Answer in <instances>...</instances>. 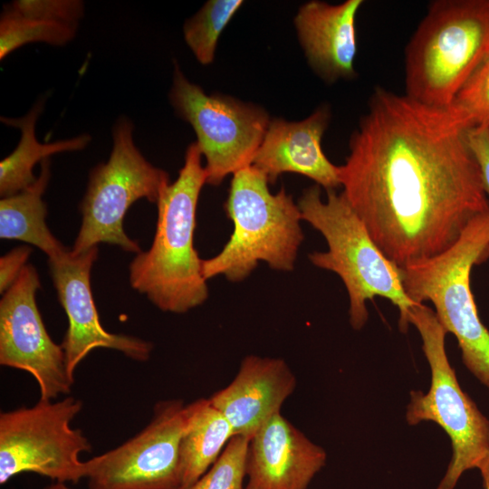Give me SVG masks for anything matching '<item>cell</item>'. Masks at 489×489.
Listing matches in <instances>:
<instances>
[{
    "mask_svg": "<svg viewBox=\"0 0 489 489\" xmlns=\"http://www.w3.org/2000/svg\"><path fill=\"white\" fill-rule=\"evenodd\" d=\"M453 106L376 87L339 166L342 193L396 265L449 248L489 212L482 174Z\"/></svg>",
    "mask_w": 489,
    "mask_h": 489,
    "instance_id": "6da1fadb",
    "label": "cell"
},
{
    "mask_svg": "<svg viewBox=\"0 0 489 489\" xmlns=\"http://www.w3.org/2000/svg\"><path fill=\"white\" fill-rule=\"evenodd\" d=\"M206 183L202 153L192 142L177 179L165 187L157 203L151 246L137 254L129 264L131 287L163 312L184 313L208 298L203 259L194 246L197 206Z\"/></svg>",
    "mask_w": 489,
    "mask_h": 489,
    "instance_id": "7a4b0ae2",
    "label": "cell"
},
{
    "mask_svg": "<svg viewBox=\"0 0 489 489\" xmlns=\"http://www.w3.org/2000/svg\"><path fill=\"white\" fill-rule=\"evenodd\" d=\"M297 205L302 219L327 242L326 252H313L309 259L313 265L335 273L343 282L352 328L360 330L366 324V302L382 297L398 307L399 328L406 332L409 310L416 303L404 290L398 266L376 244L344 194L328 190L323 201L320 186L314 185L302 192Z\"/></svg>",
    "mask_w": 489,
    "mask_h": 489,
    "instance_id": "3957f363",
    "label": "cell"
},
{
    "mask_svg": "<svg viewBox=\"0 0 489 489\" xmlns=\"http://www.w3.org/2000/svg\"><path fill=\"white\" fill-rule=\"evenodd\" d=\"M489 55V0H436L405 48L406 95L450 106Z\"/></svg>",
    "mask_w": 489,
    "mask_h": 489,
    "instance_id": "277c9868",
    "label": "cell"
},
{
    "mask_svg": "<svg viewBox=\"0 0 489 489\" xmlns=\"http://www.w3.org/2000/svg\"><path fill=\"white\" fill-rule=\"evenodd\" d=\"M265 175L253 165L233 175L225 211L233 233L215 256L203 259L206 280L222 275L241 282L265 262L277 271H292L304 235L298 205L283 187L271 193Z\"/></svg>",
    "mask_w": 489,
    "mask_h": 489,
    "instance_id": "5b68a950",
    "label": "cell"
},
{
    "mask_svg": "<svg viewBox=\"0 0 489 489\" xmlns=\"http://www.w3.org/2000/svg\"><path fill=\"white\" fill-rule=\"evenodd\" d=\"M489 257V212L476 216L446 251L399 268L415 303L431 302L446 332L457 340L462 360L489 387V330L482 322L471 289V272Z\"/></svg>",
    "mask_w": 489,
    "mask_h": 489,
    "instance_id": "8992f818",
    "label": "cell"
},
{
    "mask_svg": "<svg viewBox=\"0 0 489 489\" xmlns=\"http://www.w3.org/2000/svg\"><path fill=\"white\" fill-rule=\"evenodd\" d=\"M408 322L416 327L431 372L430 388L425 394L412 390L406 409L408 425L423 421L437 424L449 436L452 458L436 489H455L462 475L479 468L489 452V420L461 388L448 360L446 331L430 307L414 304Z\"/></svg>",
    "mask_w": 489,
    "mask_h": 489,
    "instance_id": "52a82bcc",
    "label": "cell"
},
{
    "mask_svg": "<svg viewBox=\"0 0 489 489\" xmlns=\"http://www.w3.org/2000/svg\"><path fill=\"white\" fill-rule=\"evenodd\" d=\"M133 125L120 119L113 128V146L109 160L95 166L81 204L82 225L72 249L84 253L101 243L129 253L140 252L137 241L123 229L129 206L140 198L157 204L169 184L168 174L149 162L133 141Z\"/></svg>",
    "mask_w": 489,
    "mask_h": 489,
    "instance_id": "ba28073f",
    "label": "cell"
},
{
    "mask_svg": "<svg viewBox=\"0 0 489 489\" xmlns=\"http://www.w3.org/2000/svg\"><path fill=\"white\" fill-rule=\"evenodd\" d=\"M82 403L73 397L41 400L31 408L0 414V484L14 475L35 473L59 483L85 478L82 452L91 446L71 424Z\"/></svg>",
    "mask_w": 489,
    "mask_h": 489,
    "instance_id": "9c48e42d",
    "label": "cell"
},
{
    "mask_svg": "<svg viewBox=\"0 0 489 489\" xmlns=\"http://www.w3.org/2000/svg\"><path fill=\"white\" fill-rule=\"evenodd\" d=\"M169 100L196 132V142L206 158L207 184L219 186L228 175L252 165L271 121L262 107L206 94L177 63Z\"/></svg>",
    "mask_w": 489,
    "mask_h": 489,
    "instance_id": "30bf717a",
    "label": "cell"
},
{
    "mask_svg": "<svg viewBox=\"0 0 489 489\" xmlns=\"http://www.w3.org/2000/svg\"><path fill=\"white\" fill-rule=\"evenodd\" d=\"M191 403L154 406L150 422L120 446L85 461L89 489H180V441Z\"/></svg>",
    "mask_w": 489,
    "mask_h": 489,
    "instance_id": "8fae6325",
    "label": "cell"
},
{
    "mask_svg": "<svg viewBox=\"0 0 489 489\" xmlns=\"http://www.w3.org/2000/svg\"><path fill=\"white\" fill-rule=\"evenodd\" d=\"M39 275L26 264L0 301V364L31 374L41 400L69 394L74 379L67 370L65 353L48 334L35 293Z\"/></svg>",
    "mask_w": 489,
    "mask_h": 489,
    "instance_id": "7c38bea8",
    "label": "cell"
},
{
    "mask_svg": "<svg viewBox=\"0 0 489 489\" xmlns=\"http://www.w3.org/2000/svg\"><path fill=\"white\" fill-rule=\"evenodd\" d=\"M98 253V246H94L80 254L67 250L48 259L52 280L69 321L62 347L67 370L73 379L79 363L94 349L115 350L137 361L148 360L153 349L149 341L111 333L102 327L91 287V272Z\"/></svg>",
    "mask_w": 489,
    "mask_h": 489,
    "instance_id": "4fadbf2b",
    "label": "cell"
},
{
    "mask_svg": "<svg viewBox=\"0 0 489 489\" xmlns=\"http://www.w3.org/2000/svg\"><path fill=\"white\" fill-rule=\"evenodd\" d=\"M326 460L321 446L278 413L250 439L245 489H307Z\"/></svg>",
    "mask_w": 489,
    "mask_h": 489,
    "instance_id": "5bb4252c",
    "label": "cell"
},
{
    "mask_svg": "<svg viewBox=\"0 0 489 489\" xmlns=\"http://www.w3.org/2000/svg\"><path fill=\"white\" fill-rule=\"evenodd\" d=\"M296 388V377L280 358L247 355L229 385L208 399L230 423L234 436L251 439Z\"/></svg>",
    "mask_w": 489,
    "mask_h": 489,
    "instance_id": "9a60e30c",
    "label": "cell"
},
{
    "mask_svg": "<svg viewBox=\"0 0 489 489\" xmlns=\"http://www.w3.org/2000/svg\"><path fill=\"white\" fill-rule=\"evenodd\" d=\"M330 119L329 108L321 106L300 121L272 120L252 165L265 175L269 184L283 173H296L326 191L341 187L339 166L327 158L321 148Z\"/></svg>",
    "mask_w": 489,
    "mask_h": 489,
    "instance_id": "2e32d148",
    "label": "cell"
},
{
    "mask_svg": "<svg viewBox=\"0 0 489 489\" xmlns=\"http://www.w3.org/2000/svg\"><path fill=\"white\" fill-rule=\"evenodd\" d=\"M362 5V0L337 5L312 0L303 4L294 17L310 66L328 83L356 76V17Z\"/></svg>",
    "mask_w": 489,
    "mask_h": 489,
    "instance_id": "e0dca14e",
    "label": "cell"
},
{
    "mask_svg": "<svg viewBox=\"0 0 489 489\" xmlns=\"http://www.w3.org/2000/svg\"><path fill=\"white\" fill-rule=\"evenodd\" d=\"M51 177L50 160L41 163L36 181L23 191L0 200V238L19 240L42 250L49 258L68 249L49 230L43 195Z\"/></svg>",
    "mask_w": 489,
    "mask_h": 489,
    "instance_id": "ac0fdd59",
    "label": "cell"
},
{
    "mask_svg": "<svg viewBox=\"0 0 489 489\" xmlns=\"http://www.w3.org/2000/svg\"><path fill=\"white\" fill-rule=\"evenodd\" d=\"M43 108V101H39L23 118H1L2 122L20 129L22 133L15 149L0 162L2 197L14 196L33 185L37 179L33 171L38 162L56 153L82 150L91 139L89 134H82L53 143H40L35 137V123Z\"/></svg>",
    "mask_w": 489,
    "mask_h": 489,
    "instance_id": "d6986e66",
    "label": "cell"
},
{
    "mask_svg": "<svg viewBox=\"0 0 489 489\" xmlns=\"http://www.w3.org/2000/svg\"><path fill=\"white\" fill-rule=\"evenodd\" d=\"M233 436L230 423L208 398L192 402L180 441V489L196 483L217 460Z\"/></svg>",
    "mask_w": 489,
    "mask_h": 489,
    "instance_id": "ffe728a7",
    "label": "cell"
},
{
    "mask_svg": "<svg viewBox=\"0 0 489 489\" xmlns=\"http://www.w3.org/2000/svg\"><path fill=\"white\" fill-rule=\"evenodd\" d=\"M76 29L66 24L24 16L4 6L0 19V59L30 43L64 45L74 38Z\"/></svg>",
    "mask_w": 489,
    "mask_h": 489,
    "instance_id": "44dd1931",
    "label": "cell"
},
{
    "mask_svg": "<svg viewBox=\"0 0 489 489\" xmlns=\"http://www.w3.org/2000/svg\"><path fill=\"white\" fill-rule=\"evenodd\" d=\"M242 0H210L184 24V38L203 65L213 62L218 39Z\"/></svg>",
    "mask_w": 489,
    "mask_h": 489,
    "instance_id": "7402d4cb",
    "label": "cell"
},
{
    "mask_svg": "<svg viewBox=\"0 0 489 489\" xmlns=\"http://www.w3.org/2000/svg\"><path fill=\"white\" fill-rule=\"evenodd\" d=\"M250 439L235 436L212 466L192 485L182 489H245Z\"/></svg>",
    "mask_w": 489,
    "mask_h": 489,
    "instance_id": "603a6c76",
    "label": "cell"
},
{
    "mask_svg": "<svg viewBox=\"0 0 489 489\" xmlns=\"http://www.w3.org/2000/svg\"><path fill=\"white\" fill-rule=\"evenodd\" d=\"M453 105L469 128H489V55L455 98Z\"/></svg>",
    "mask_w": 489,
    "mask_h": 489,
    "instance_id": "cb8c5ba5",
    "label": "cell"
},
{
    "mask_svg": "<svg viewBox=\"0 0 489 489\" xmlns=\"http://www.w3.org/2000/svg\"><path fill=\"white\" fill-rule=\"evenodd\" d=\"M5 7L24 16L77 27L84 5L79 0H17Z\"/></svg>",
    "mask_w": 489,
    "mask_h": 489,
    "instance_id": "d4e9b609",
    "label": "cell"
},
{
    "mask_svg": "<svg viewBox=\"0 0 489 489\" xmlns=\"http://www.w3.org/2000/svg\"><path fill=\"white\" fill-rule=\"evenodd\" d=\"M32 248L22 245L12 249L0 258V292L4 294L16 281L27 264Z\"/></svg>",
    "mask_w": 489,
    "mask_h": 489,
    "instance_id": "484cf974",
    "label": "cell"
},
{
    "mask_svg": "<svg viewBox=\"0 0 489 489\" xmlns=\"http://www.w3.org/2000/svg\"><path fill=\"white\" fill-rule=\"evenodd\" d=\"M468 146L476 159L489 197V128L474 127L466 131Z\"/></svg>",
    "mask_w": 489,
    "mask_h": 489,
    "instance_id": "4316f807",
    "label": "cell"
},
{
    "mask_svg": "<svg viewBox=\"0 0 489 489\" xmlns=\"http://www.w3.org/2000/svg\"><path fill=\"white\" fill-rule=\"evenodd\" d=\"M478 469L481 473L484 489H489V452Z\"/></svg>",
    "mask_w": 489,
    "mask_h": 489,
    "instance_id": "83f0119b",
    "label": "cell"
},
{
    "mask_svg": "<svg viewBox=\"0 0 489 489\" xmlns=\"http://www.w3.org/2000/svg\"><path fill=\"white\" fill-rule=\"evenodd\" d=\"M45 489H72V488L67 486L64 483L55 482L54 484H51Z\"/></svg>",
    "mask_w": 489,
    "mask_h": 489,
    "instance_id": "f1b7e54d",
    "label": "cell"
}]
</instances>
